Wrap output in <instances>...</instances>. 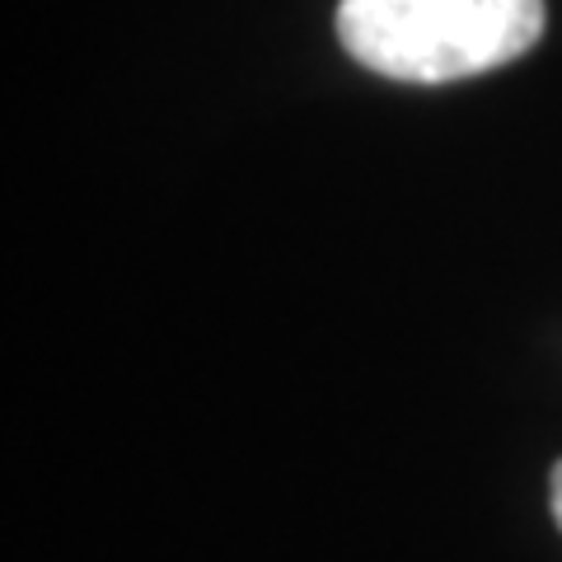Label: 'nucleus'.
<instances>
[{
    "instance_id": "f257e3e1",
    "label": "nucleus",
    "mask_w": 562,
    "mask_h": 562,
    "mask_svg": "<svg viewBox=\"0 0 562 562\" xmlns=\"http://www.w3.org/2000/svg\"><path fill=\"white\" fill-rule=\"evenodd\" d=\"M549 24L543 0H342L338 38L366 70L413 85L483 76L525 57Z\"/></svg>"
},
{
    "instance_id": "f03ea898",
    "label": "nucleus",
    "mask_w": 562,
    "mask_h": 562,
    "mask_svg": "<svg viewBox=\"0 0 562 562\" xmlns=\"http://www.w3.org/2000/svg\"><path fill=\"white\" fill-rule=\"evenodd\" d=\"M553 520H558V530H562V460L553 464Z\"/></svg>"
}]
</instances>
